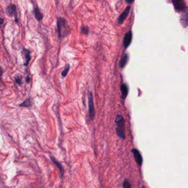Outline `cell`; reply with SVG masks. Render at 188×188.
I'll return each mask as SVG.
<instances>
[{
    "label": "cell",
    "mask_w": 188,
    "mask_h": 188,
    "mask_svg": "<svg viewBox=\"0 0 188 188\" xmlns=\"http://www.w3.org/2000/svg\"><path fill=\"white\" fill-rule=\"evenodd\" d=\"M180 21L183 27L185 28L188 26V7L183 11V12L181 16Z\"/></svg>",
    "instance_id": "5"
},
{
    "label": "cell",
    "mask_w": 188,
    "mask_h": 188,
    "mask_svg": "<svg viewBox=\"0 0 188 188\" xmlns=\"http://www.w3.org/2000/svg\"><path fill=\"white\" fill-rule=\"evenodd\" d=\"M30 105V100L28 99L26 100H24L22 103H21V104H20V106H25V107H27Z\"/></svg>",
    "instance_id": "16"
},
{
    "label": "cell",
    "mask_w": 188,
    "mask_h": 188,
    "mask_svg": "<svg viewBox=\"0 0 188 188\" xmlns=\"http://www.w3.org/2000/svg\"><path fill=\"white\" fill-rule=\"evenodd\" d=\"M126 2L127 3H129V4H131V3H132L133 2V1L135 0H125Z\"/></svg>",
    "instance_id": "20"
},
{
    "label": "cell",
    "mask_w": 188,
    "mask_h": 188,
    "mask_svg": "<svg viewBox=\"0 0 188 188\" xmlns=\"http://www.w3.org/2000/svg\"><path fill=\"white\" fill-rule=\"evenodd\" d=\"M69 69H70V65L69 64H67L65 67V69H64V70L61 73V75L62 76L65 77L66 76V75H67V73L69 71Z\"/></svg>",
    "instance_id": "15"
},
{
    "label": "cell",
    "mask_w": 188,
    "mask_h": 188,
    "mask_svg": "<svg viewBox=\"0 0 188 188\" xmlns=\"http://www.w3.org/2000/svg\"><path fill=\"white\" fill-rule=\"evenodd\" d=\"M50 158H51V160H52V161H53V162L56 164V166L58 167L59 169H60V172H61V174H63V165H62L60 162H57V161L55 159V158H54L53 156H50Z\"/></svg>",
    "instance_id": "14"
},
{
    "label": "cell",
    "mask_w": 188,
    "mask_h": 188,
    "mask_svg": "<svg viewBox=\"0 0 188 188\" xmlns=\"http://www.w3.org/2000/svg\"><path fill=\"white\" fill-rule=\"evenodd\" d=\"M172 2L177 11H183L187 8L184 0H172Z\"/></svg>",
    "instance_id": "4"
},
{
    "label": "cell",
    "mask_w": 188,
    "mask_h": 188,
    "mask_svg": "<svg viewBox=\"0 0 188 188\" xmlns=\"http://www.w3.org/2000/svg\"><path fill=\"white\" fill-rule=\"evenodd\" d=\"M130 9H131L130 6H128V7H126L125 11L121 14H120V15L119 17L118 22L119 24H121L124 21H125L126 17L129 15V13L130 11Z\"/></svg>",
    "instance_id": "6"
},
{
    "label": "cell",
    "mask_w": 188,
    "mask_h": 188,
    "mask_svg": "<svg viewBox=\"0 0 188 188\" xmlns=\"http://www.w3.org/2000/svg\"><path fill=\"white\" fill-rule=\"evenodd\" d=\"M15 81H16V82H17V84H21V78L19 77L18 76L17 77H15Z\"/></svg>",
    "instance_id": "19"
},
{
    "label": "cell",
    "mask_w": 188,
    "mask_h": 188,
    "mask_svg": "<svg viewBox=\"0 0 188 188\" xmlns=\"http://www.w3.org/2000/svg\"><path fill=\"white\" fill-rule=\"evenodd\" d=\"M6 13L9 16H15V22H17V9H16V7L14 6V5H11L6 8Z\"/></svg>",
    "instance_id": "8"
},
{
    "label": "cell",
    "mask_w": 188,
    "mask_h": 188,
    "mask_svg": "<svg viewBox=\"0 0 188 188\" xmlns=\"http://www.w3.org/2000/svg\"><path fill=\"white\" fill-rule=\"evenodd\" d=\"M82 32L84 33V34H88V28L87 27H84L82 28Z\"/></svg>",
    "instance_id": "18"
},
{
    "label": "cell",
    "mask_w": 188,
    "mask_h": 188,
    "mask_svg": "<svg viewBox=\"0 0 188 188\" xmlns=\"http://www.w3.org/2000/svg\"><path fill=\"white\" fill-rule=\"evenodd\" d=\"M116 132L117 135L122 139H124L125 137V120L121 115H118L115 120Z\"/></svg>",
    "instance_id": "2"
},
{
    "label": "cell",
    "mask_w": 188,
    "mask_h": 188,
    "mask_svg": "<svg viewBox=\"0 0 188 188\" xmlns=\"http://www.w3.org/2000/svg\"><path fill=\"white\" fill-rule=\"evenodd\" d=\"M123 188H130L131 187V185L130 184L129 182L127 181H125L123 183Z\"/></svg>",
    "instance_id": "17"
},
{
    "label": "cell",
    "mask_w": 188,
    "mask_h": 188,
    "mask_svg": "<svg viewBox=\"0 0 188 188\" xmlns=\"http://www.w3.org/2000/svg\"><path fill=\"white\" fill-rule=\"evenodd\" d=\"M22 56L24 58V66H28V63L30 60V52L27 49H24L22 52Z\"/></svg>",
    "instance_id": "9"
},
{
    "label": "cell",
    "mask_w": 188,
    "mask_h": 188,
    "mask_svg": "<svg viewBox=\"0 0 188 188\" xmlns=\"http://www.w3.org/2000/svg\"><path fill=\"white\" fill-rule=\"evenodd\" d=\"M88 111L90 118L92 120H93L95 116V109L93 102V97L91 92H90L88 94Z\"/></svg>",
    "instance_id": "3"
},
{
    "label": "cell",
    "mask_w": 188,
    "mask_h": 188,
    "mask_svg": "<svg viewBox=\"0 0 188 188\" xmlns=\"http://www.w3.org/2000/svg\"><path fill=\"white\" fill-rule=\"evenodd\" d=\"M34 14H35V18H36L37 20L40 21L42 19L43 15L38 8H35L34 9Z\"/></svg>",
    "instance_id": "13"
},
{
    "label": "cell",
    "mask_w": 188,
    "mask_h": 188,
    "mask_svg": "<svg viewBox=\"0 0 188 188\" xmlns=\"http://www.w3.org/2000/svg\"><path fill=\"white\" fill-rule=\"evenodd\" d=\"M1 24L3 23V19L2 18H1Z\"/></svg>",
    "instance_id": "21"
},
{
    "label": "cell",
    "mask_w": 188,
    "mask_h": 188,
    "mask_svg": "<svg viewBox=\"0 0 188 188\" xmlns=\"http://www.w3.org/2000/svg\"><path fill=\"white\" fill-rule=\"evenodd\" d=\"M128 59H129V56L127 54H125L123 56L119 63V65L121 68H124L125 66L126 63H127Z\"/></svg>",
    "instance_id": "12"
},
{
    "label": "cell",
    "mask_w": 188,
    "mask_h": 188,
    "mask_svg": "<svg viewBox=\"0 0 188 188\" xmlns=\"http://www.w3.org/2000/svg\"><path fill=\"white\" fill-rule=\"evenodd\" d=\"M132 152L134 156L135 160H136L137 164L139 166H141L142 163V158L141 154L139 153V151L133 148L132 150Z\"/></svg>",
    "instance_id": "7"
},
{
    "label": "cell",
    "mask_w": 188,
    "mask_h": 188,
    "mask_svg": "<svg viewBox=\"0 0 188 188\" xmlns=\"http://www.w3.org/2000/svg\"><path fill=\"white\" fill-rule=\"evenodd\" d=\"M131 40H132V33L131 31H129L126 34L124 39V46L125 48H127L130 45V43L131 42Z\"/></svg>",
    "instance_id": "10"
},
{
    "label": "cell",
    "mask_w": 188,
    "mask_h": 188,
    "mask_svg": "<svg viewBox=\"0 0 188 188\" xmlns=\"http://www.w3.org/2000/svg\"><path fill=\"white\" fill-rule=\"evenodd\" d=\"M58 33L60 38H63L70 33L69 26L66 20L63 18H59L57 20Z\"/></svg>",
    "instance_id": "1"
},
{
    "label": "cell",
    "mask_w": 188,
    "mask_h": 188,
    "mask_svg": "<svg viewBox=\"0 0 188 188\" xmlns=\"http://www.w3.org/2000/svg\"><path fill=\"white\" fill-rule=\"evenodd\" d=\"M120 90L122 94V98L123 99H125L128 94V88L127 86L125 84H123L120 86Z\"/></svg>",
    "instance_id": "11"
}]
</instances>
